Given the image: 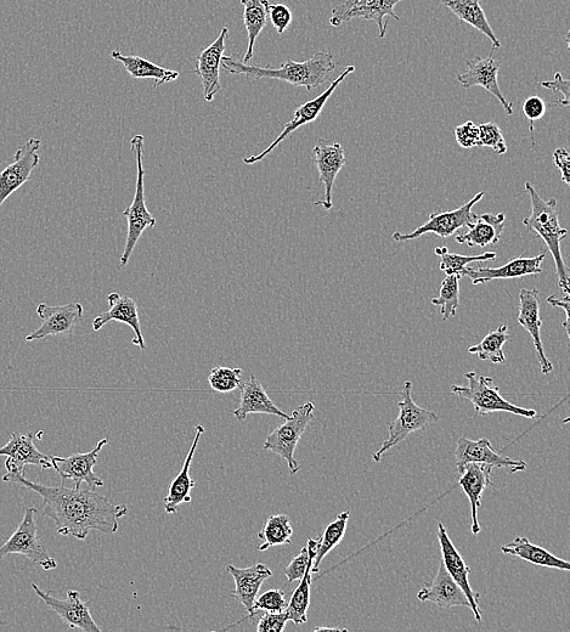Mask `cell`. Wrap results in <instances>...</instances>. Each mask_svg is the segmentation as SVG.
I'll return each instance as SVG.
<instances>
[{"mask_svg": "<svg viewBox=\"0 0 570 632\" xmlns=\"http://www.w3.org/2000/svg\"><path fill=\"white\" fill-rule=\"evenodd\" d=\"M7 483L19 484L41 496L45 516L52 518L56 532L86 540L90 530L114 534L120 528V519L127 515V505H115L94 490L81 488L47 487L28 481L26 474L10 473L3 476Z\"/></svg>", "mask_w": 570, "mask_h": 632, "instance_id": "obj_1", "label": "cell"}, {"mask_svg": "<svg viewBox=\"0 0 570 632\" xmlns=\"http://www.w3.org/2000/svg\"><path fill=\"white\" fill-rule=\"evenodd\" d=\"M222 67L231 75H245L251 79H278L295 87H303L312 90L323 86L330 73L335 70L334 55L331 52H318L313 58L304 62H295L291 59L282 64L279 69L273 67H261L244 64L239 60V55L223 56Z\"/></svg>", "mask_w": 570, "mask_h": 632, "instance_id": "obj_2", "label": "cell"}, {"mask_svg": "<svg viewBox=\"0 0 570 632\" xmlns=\"http://www.w3.org/2000/svg\"><path fill=\"white\" fill-rule=\"evenodd\" d=\"M526 190L532 201V213L523 219V225L530 234H535L543 239L547 250L551 252L553 262H555L558 286L564 295H569L570 279L569 269L564 263L561 252V242L568 236V231L560 224V211H558L557 200L545 201L538 194L534 186L526 183Z\"/></svg>", "mask_w": 570, "mask_h": 632, "instance_id": "obj_3", "label": "cell"}, {"mask_svg": "<svg viewBox=\"0 0 570 632\" xmlns=\"http://www.w3.org/2000/svg\"><path fill=\"white\" fill-rule=\"evenodd\" d=\"M467 386L453 385L451 393L461 399H466L473 405L476 415H488L493 413H510L526 419H535L538 416L535 410L521 408L512 404L500 394V388L494 385L492 377L479 376L477 372H466Z\"/></svg>", "mask_w": 570, "mask_h": 632, "instance_id": "obj_4", "label": "cell"}, {"mask_svg": "<svg viewBox=\"0 0 570 632\" xmlns=\"http://www.w3.org/2000/svg\"><path fill=\"white\" fill-rule=\"evenodd\" d=\"M132 152L137 160V184H135V194L131 206L122 213L127 218L128 231L126 246L120 258L121 268L126 267L131 259L135 246H137L141 235L149 228H154L157 220L146 208L144 177L145 171L143 166V135H135L131 140Z\"/></svg>", "mask_w": 570, "mask_h": 632, "instance_id": "obj_5", "label": "cell"}, {"mask_svg": "<svg viewBox=\"0 0 570 632\" xmlns=\"http://www.w3.org/2000/svg\"><path fill=\"white\" fill-rule=\"evenodd\" d=\"M413 383L406 381L402 392V400L398 403L399 415L392 423H387L388 438L381 448L372 454V460L380 462L383 455L398 444L404 442L411 433L425 430L428 425L439 421V416L433 411L423 409L414 402Z\"/></svg>", "mask_w": 570, "mask_h": 632, "instance_id": "obj_6", "label": "cell"}, {"mask_svg": "<svg viewBox=\"0 0 570 632\" xmlns=\"http://www.w3.org/2000/svg\"><path fill=\"white\" fill-rule=\"evenodd\" d=\"M314 410L315 406L313 403L299 406V408L293 410L289 419L285 420L284 425L275 428L265 439L264 449L272 451V453L284 459L289 465L292 476H295L301 470V465L295 459V451L310 421L314 419Z\"/></svg>", "mask_w": 570, "mask_h": 632, "instance_id": "obj_7", "label": "cell"}, {"mask_svg": "<svg viewBox=\"0 0 570 632\" xmlns=\"http://www.w3.org/2000/svg\"><path fill=\"white\" fill-rule=\"evenodd\" d=\"M36 515L35 506L26 509L18 529L10 536L7 543L0 546V560L10 555H22L33 564L42 567L44 571H53L58 567V563L49 555L41 538H39Z\"/></svg>", "mask_w": 570, "mask_h": 632, "instance_id": "obj_8", "label": "cell"}, {"mask_svg": "<svg viewBox=\"0 0 570 632\" xmlns=\"http://www.w3.org/2000/svg\"><path fill=\"white\" fill-rule=\"evenodd\" d=\"M484 195L485 191H481L472 200L454 211L432 213L427 223L421 225L413 233H394L392 239L397 242L413 241L426 234H434L442 237V239H448V237L454 236L462 228L470 227L474 219L477 218V214L472 212L473 206L477 205Z\"/></svg>", "mask_w": 570, "mask_h": 632, "instance_id": "obj_9", "label": "cell"}, {"mask_svg": "<svg viewBox=\"0 0 570 632\" xmlns=\"http://www.w3.org/2000/svg\"><path fill=\"white\" fill-rule=\"evenodd\" d=\"M400 2L402 0H346L332 9L330 25L341 27L355 19L372 20L376 22L380 37L383 38L388 25L387 16L400 21L394 11L395 5Z\"/></svg>", "mask_w": 570, "mask_h": 632, "instance_id": "obj_10", "label": "cell"}, {"mask_svg": "<svg viewBox=\"0 0 570 632\" xmlns=\"http://www.w3.org/2000/svg\"><path fill=\"white\" fill-rule=\"evenodd\" d=\"M109 444V439L99 440L95 448L89 453L73 454L69 457L50 456L53 468L60 474L62 483L66 481L75 482V488H81L82 483H87L90 490L104 487V481L94 472L98 457L105 445Z\"/></svg>", "mask_w": 570, "mask_h": 632, "instance_id": "obj_11", "label": "cell"}, {"mask_svg": "<svg viewBox=\"0 0 570 632\" xmlns=\"http://www.w3.org/2000/svg\"><path fill=\"white\" fill-rule=\"evenodd\" d=\"M355 71L354 66H348L346 70H344L340 76H338L334 82L331 83V86L325 90L323 94H320L318 98L307 101L306 104H303L298 107L295 111V115H293L292 120L289 123L285 124L284 131H282L278 138H276L272 144L268 146L261 154L257 156L246 157L244 162L248 166L256 165L257 162H261L267 157L270 152H272L275 148L284 141L290 134L297 131L298 128L306 126V124L313 123L318 120V117L321 114V111L324 110V107L327 103V100L331 98V95L334 94L335 90L338 86L346 79L351 73Z\"/></svg>", "mask_w": 570, "mask_h": 632, "instance_id": "obj_12", "label": "cell"}, {"mask_svg": "<svg viewBox=\"0 0 570 632\" xmlns=\"http://www.w3.org/2000/svg\"><path fill=\"white\" fill-rule=\"evenodd\" d=\"M37 596L52 611L59 615L66 625L71 629H77L84 632H101V629L95 623L90 613L89 601H83L81 594L75 590L67 591L65 600H60L52 595V592H44L39 589L36 584H32Z\"/></svg>", "mask_w": 570, "mask_h": 632, "instance_id": "obj_13", "label": "cell"}, {"mask_svg": "<svg viewBox=\"0 0 570 632\" xmlns=\"http://www.w3.org/2000/svg\"><path fill=\"white\" fill-rule=\"evenodd\" d=\"M313 158L316 169L319 172L320 182L323 183L325 193L323 199L316 201L315 206H321L326 211L332 210V190H334L335 180L346 166L347 158L344 155L343 146L340 143L318 138L313 149Z\"/></svg>", "mask_w": 570, "mask_h": 632, "instance_id": "obj_14", "label": "cell"}, {"mask_svg": "<svg viewBox=\"0 0 570 632\" xmlns=\"http://www.w3.org/2000/svg\"><path fill=\"white\" fill-rule=\"evenodd\" d=\"M455 460L457 471H461L467 464L477 462V464L489 465L496 468H509L512 473L527 470V464L521 460H512L511 457L502 456L500 451L493 448L488 439L482 438L471 440L460 438L457 440L455 449Z\"/></svg>", "mask_w": 570, "mask_h": 632, "instance_id": "obj_15", "label": "cell"}, {"mask_svg": "<svg viewBox=\"0 0 570 632\" xmlns=\"http://www.w3.org/2000/svg\"><path fill=\"white\" fill-rule=\"evenodd\" d=\"M438 540L440 550H442V562L445 568H447L450 577L453 578L456 584L465 592L477 623H482V611L481 607H479L481 595L472 589L470 583L471 569L467 566L461 553L457 551L453 541H451L447 528L440 522H438Z\"/></svg>", "mask_w": 570, "mask_h": 632, "instance_id": "obj_16", "label": "cell"}, {"mask_svg": "<svg viewBox=\"0 0 570 632\" xmlns=\"http://www.w3.org/2000/svg\"><path fill=\"white\" fill-rule=\"evenodd\" d=\"M41 145V140L36 138L27 140L16 151L14 162L0 172V207L31 178L32 172L39 163L38 151Z\"/></svg>", "mask_w": 570, "mask_h": 632, "instance_id": "obj_17", "label": "cell"}, {"mask_svg": "<svg viewBox=\"0 0 570 632\" xmlns=\"http://www.w3.org/2000/svg\"><path fill=\"white\" fill-rule=\"evenodd\" d=\"M83 313V306L78 302L58 307H50L45 303L38 304L37 314L42 319V325L28 335L26 341H39L48 336L71 335L79 321L83 320Z\"/></svg>", "mask_w": 570, "mask_h": 632, "instance_id": "obj_18", "label": "cell"}, {"mask_svg": "<svg viewBox=\"0 0 570 632\" xmlns=\"http://www.w3.org/2000/svg\"><path fill=\"white\" fill-rule=\"evenodd\" d=\"M467 65V71L462 75L457 76V82L461 84L462 88L470 89L472 87H482L488 90L493 97L500 101L502 107H504L507 115L513 114V109L510 101H507L504 94L501 92V88L498 82V75L501 66V62L495 60L493 56L488 58H479L473 60H465Z\"/></svg>", "mask_w": 570, "mask_h": 632, "instance_id": "obj_19", "label": "cell"}, {"mask_svg": "<svg viewBox=\"0 0 570 632\" xmlns=\"http://www.w3.org/2000/svg\"><path fill=\"white\" fill-rule=\"evenodd\" d=\"M0 456H7L5 468L10 473L26 474L27 466H38L42 470L53 468L50 456L39 451L33 442V434L13 433L9 442L0 448Z\"/></svg>", "mask_w": 570, "mask_h": 632, "instance_id": "obj_20", "label": "cell"}, {"mask_svg": "<svg viewBox=\"0 0 570 632\" xmlns=\"http://www.w3.org/2000/svg\"><path fill=\"white\" fill-rule=\"evenodd\" d=\"M546 258L545 251L534 258L517 257L500 268H487L478 263L477 269L466 268L462 276L470 278L473 285L487 284L493 280H509L524 278L529 275H539L544 272L543 265Z\"/></svg>", "mask_w": 570, "mask_h": 632, "instance_id": "obj_21", "label": "cell"}, {"mask_svg": "<svg viewBox=\"0 0 570 632\" xmlns=\"http://www.w3.org/2000/svg\"><path fill=\"white\" fill-rule=\"evenodd\" d=\"M518 324L528 332L534 343L536 357H538L541 372L544 375L551 374L553 365L549 359H547L544 349L543 341H541V326H543V320L540 316V299L539 291L523 289L519 293V314Z\"/></svg>", "mask_w": 570, "mask_h": 632, "instance_id": "obj_22", "label": "cell"}, {"mask_svg": "<svg viewBox=\"0 0 570 632\" xmlns=\"http://www.w3.org/2000/svg\"><path fill=\"white\" fill-rule=\"evenodd\" d=\"M228 35L229 28L223 27L216 41H214L210 47L202 50L196 58L195 72L201 79L203 97H205L208 103H211L220 92V89H222L219 76L225 52V42H227Z\"/></svg>", "mask_w": 570, "mask_h": 632, "instance_id": "obj_23", "label": "cell"}, {"mask_svg": "<svg viewBox=\"0 0 570 632\" xmlns=\"http://www.w3.org/2000/svg\"><path fill=\"white\" fill-rule=\"evenodd\" d=\"M110 309L107 312L100 314L93 320V330L100 331L106 324L111 321H117V323L126 324L134 332V338L132 343L137 346L141 351H145L146 344L141 332L139 309L137 302L133 298L128 296L118 295V293H111L107 297Z\"/></svg>", "mask_w": 570, "mask_h": 632, "instance_id": "obj_24", "label": "cell"}, {"mask_svg": "<svg viewBox=\"0 0 570 632\" xmlns=\"http://www.w3.org/2000/svg\"><path fill=\"white\" fill-rule=\"evenodd\" d=\"M227 571L235 581V590L231 591L229 595L236 598L248 612L246 617L237 623L240 624L252 612L253 603L261 591L264 581L272 577L273 572L267 564L263 563H257L250 568H236L229 564Z\"/></svg>", "mask_w": 570, "mask_h": 632, "instance_id": "obj_25", "label": "cell"}, {"mask_svg": "<svg viewBox=\"0 0 570 632\" xmlns=\"http://www.w3.org/2000/svg\"><path fill=\"white\" fill-rule=\"evenodd\" d=\"M492 471V466L477 464V462L467 464L460 471L461 477L459 479V485L461 489L464 490V493L467 495L471 504V532L473 535L481 533L478 511L479 507L482 506V495L485 492V489L492 487L493 485Z\"/></svg>", "mask_w": 570, "mask_h": 632, "instance_id": "obj_26", "label": "cell"}, {"mask_svg": "<svg viewBox=\"0 0 570 632\" xmlns=\"http://www.w3.org/2000/svg\"><path fill=\"white\" fill-rule=\"evenodd\" d=\"M417 598L421 602H433L440 608L468 607L470 602L456 581L450 577L444 563L440 562L436 577L430 586H425Z\"/></svg>", "mask_w": 570, "mask_h": 632, "instance_id": "obj_27", "label": "cell"}, {"mask_svg": "<svg viewBox=\"0 0 570 632\" xmlns=\"http://www.w3.org/2000/svg\"><path fill=\"white\" fill-rule=\"evenodd\" d=\"M240 388V404L233 413L240 422L245 421L250 414L274 415L281 419H289L290 415L275 405L255 375L252 374L246 382H242Z\"/></svg>", "mask_w": 570, "mask_h": 632, "instance_id": "obj_28", "label": "cell"}, {"mask_svg": "<svg viewBox=\"0 0 570 632\" xmlns=\"http://www.w3.org/2000/svg\"><path fill=\"white\" fill-rule=\"evenodd\" d=\"M203 434H205V427L202 425L196 426L193 444H191L189 453L185 457L182 470L177 473L176 478L173 479V482L168 488V493L165 498V512L167 515H174V513H177L180 505L189 504V502L193 500L191 499V490L195 488L196 483L194 479L190 477V468Z\"/></svg>", "mask_w": 570, "mask_h": 632, "instance_id": "obj_29", "label": "cell"}, {"mask_svg": "<svg viewBox=\"0 0 570 632\" xmlns=\"http://www.w3.org/2000/svg\"><path fill=\"white\" fill-rule=\"evenodd\" d=\"M505 219L504 213H484L483 216H477L466 233L457 231L456 241L468 247L496 245L504 234Z\"/></svg>", "mask_w": 570, "mask_h": 632, "instance_id": "obj_30", "label": "cell"}, {"mask_svg": "<svg viewBox=\"0 0 570 632\" xmlns=\"http://www.w3.org/2000/svg\"><path fill=\"white\" fill-rule=\"evenodd\" d=\"M501 551L505 555L521 558V560L535 564V566L560 569V571L564 572L570 571V563L568 561L552 555L544 547L530 543L529 539L524 538V536H516L511 543L502 546Z\"/></svg>", "mask_w": 570, "mask_h": 632, "instance_id": "obj_31", "label": "cell"}, {"mask_svg": "<svg viewBox=\"0 0 570 632\" xmlns=\"http://www.w3.org/2000/svg\"><path fill=\"white\" fill-rule=\"evenodd\" d=\"M445 8L457 16L462 22L471 25L492 42L493 49H500L501 43L495 36L492 26H490L481 7V0H440Z\"/></svg>", "mask_w": 570, "mask_h": 632, "instance_id": "obj_32", "label": "cell"}, {"mask_svg": "<svg viewBox=\"0 0 570 632\" xmlns=\"http://www.w3.org/2000/svg\"><path fill=\"white\" fill-rule=\"evenodd\" d=\"M111 56L112 59L121 62L124 69H126L133 78L154 79V88L161 87L162 84L177 81L180 76L179 72L152 64L151 61L141 58V56L124 55L118 48L111 53Z\"/></svg>", "mask_w": 570, "mask_h": 632, "instance_id": "obj_33", "label": "cell"}, {"mask_svg": "<svg viewBox=\"0 0 570 632\" xmlns=\"http://www.w3.org/2000/svg\"><path fill=\"white\" fill-rule=\"evenodd\" d=\"M268 0H241L244 7V22L247 31L248 44L244 58V64H250L253 58V48L259 35H261L264 27L267 26Z\"/></svg>", "mask_w": 570, "mask_h": 632, "instance_id": "obj_34", "label": "cell"}, {"mask_svg": "<svg viewBox=\"0 0 570 632\" xmlns=\"http://www.w3.org/2000/svg\"><path fill=\"white\" fill-rule=\"evenodd\" d=\"M349 517H351V513L344 511L324 529V533L318 539V551H316L312 567L313 574L320 572L321 562L343 540L344 535H346Z\"/></svg>", "mask_w": 570, "mask_h": 632, "instance_id": "obj_35", "label": "cell"}, {"mask_svg": "<svg viewBox=\"0 0 570 632\" xmlns=\"http://www.w3.org/2000/svg\"><path fill=\"white\" fill-rule=\"evenodd\" d=\"M293 528L291 519L287 515L270 516L264 522L263 529L258 534V538L263 540V544L259 545V551H267L270 547L291 545Z\"/></svg>", "mask_w": 570, "mask_h": 632, "instance_id": "obj_36", "label": "cell"}, {"mask_svg": "<svg viewBox=\"0 0 570 632\" xmlns=\"http://www.w3.org/2000/svg\"><path fill=\"white\" fill-rule=\"evenodd\" d=\"M509 341L511 336L507 332V326L502 325L498 330L490 331L477 346L468 348V353L476 354L479 359L492 361L494 364H504V346Z\"/></svg>", "mask_w": 570, "mask_h": 632, "instance_id": "obj_37", "label": "cell"}, {"mask_svg": "<svg viewBox=\"0 0 570 632\" xmlns=\"http://www.w3.org/2000/svg\"><path fill=\"white\" fill-rule=\"evenodd\" d=\"M312 567L309 566L307 572L304 573L301 583L296 590L292 592L289 605L285 609L289 622L296 625L306 624L308 622V609L310 606V588H312Z\"/></svg>", "mask_w": 570, "mask_h": 632, "instance_id": "obj_38", "label": "cell"}, {"mask_svg": "<svg viewBox=\"0 0 570 632\" xmlns=\"http://www.w3.org/2000/svg\"><path fill=\"white\" fill-rule=\"evenodd\" d=\"M434 253L440 259L439 268L447 275H457L460 278H464L465 269L471 263H483L488 261H495V252H485L479 256H461L457 253H450L447 247L434 248Z\"/></svg>", "mask_w": 570, "mask_h": 632, "instance_id": "obj_39", "label": "cell"}, {"mask_svg": "<svg viewBox=\"0 0 570 632\" xmlns=\"http://www.w3.org/2000/svg\"><path fill=\"white\" fill-rule=\"evenodd\" d=\"M460 280V276L448 275L442 282L439 297L432 299L433 306L440 308L443 321L453 318L460 307Z\"/></svg>", "mask_w": 570, "mask_h": 632, "instance_id": "obj_40", "label": "cell"}, {"mask_svg": "<svg viewBox=\"0 0 570 632\" xmlns=\"http://www.w3.org/2000/svg\"><path fill=\"white\" fill-rule=\"evenodd\" d=\"M316 551H318V540L309 538L307 546L303 547L298 556L293 558L289 566L285 568L284 573L289 583L303 578L308 567L313 566Z\"/></svg>", "mask_w": 570, "mask_h": 632, "instance_id": "obj_41", "label": "cell"}, {"mask_svg": "<svg viewBox=\"0 0 570 632\" xmlns=\"http://www.w3.org/2000/svg\"><path fill=\"white\" fill-rule=\"evenodd\" d=\"M241 374V369L218 366V368L212 369L207 380L214 392L231 393L242 386Z\"/></svg>", "mask_w": 570, "mask_h": 632, "instance_id": "obj_42", "label": "cell"}, {"mask_svg": "<svg viewBox=\"0 0 570 632\" xmlns=\"http://www.w3.org/2000/svg\"><path fill=\"white\" fill-rule=\"evenodd\" d=\"M289 605L286 600L285 592L279 589L265 591L264 594L256 598L253 603L252 612L248 618H255L258 611L265 612H284Z\"/></svg>", "mask_w": 570, "mask_h": 632, "instance_id": "obj_43", "label": "cell"}, {"mask_svg": "<svg viewBox=\"0 0 570 632\" xmlns=\"http://www.w3.org/2000/svg\"><path fill=\"white\" fill-rule=\"evenodd\" d=\"M479 128V144L493 149L498 155H505L507 144L498 124L493 122L481 124Z\"/></svg>", "mask_w": 570, "mask_h": 632, "instance_id": "obj_44", "label": "cell"}, {"mask_svg": "<svg viewBox=\"0 0 570 632\" xmlns=\"http://www.w3.org/2000/svg\"><path fill=\"white\" fill-rule=\"evenodd\" d=\"M268 19L272 22L276 32L282 35L292 22V13L284 4H267Z\"/></svg>", "mask_w": 570, "mask_h": 632, "instance_id": "obj_45", "label": "cell"}, {"mask_svg": "<svg viewBox=\"0 0 570 632\" xmlns=\"http://www.w3.org/2000/svg\"><path fill=\"white\" fill-rule=\"evenodd\" d=\"M455 138L462 149H472L481 146L479 144V128L471 121L455 128Z\"/></svg>", "mask_w": 570, "mask_h": 632, "instance_id": "obj_46", "label": "cell"}, {"mask_svg": "<svg viewBox=\"0 0 570 632\" xmlns=\"http://www.w3.org/2000/svg\"><path fill=\"white\" fill-rule=\"evenodd\" d=\"M522 110L529 122V132L533 134L534 123L545 116L547 105L538 95H534V97H529L524 101Z\"/></svg>", "mask_w": 570, "mask_h": 632, "instance_id": "obj_47", "label": "cell"}, {"mask_svg": "<svg viewBox=\"0 0 570 632\" xmlns=\"http://www.w3.org/2000/svg\"><path fill=\"white\" fill-rule=\"evenodd\" d=\"M289 622L286 612H267L259 619L257 624L258 632H281L284 631Z\"/></svg>", "mask_w": 570, "mask_h": 632, "instance_id": "obj_48", "label": "cell"}, {"mask_svg": "<svg viewBox=\"0 0 570 632\" xmlns=\"http://www.w3.org/2000/svg\"><path fill=\"white\" fill-rule=\"evenodd\" d=\"M541 86L545 87L546 89H551L552 92H555L558 97H560V99L556 101L555 105H570V82L568 81V79L563 78L562 73L557 72L555 78H553L552 81L541 82Z\"/></svg>", "mask_w": 570, "mask_h": 632, "instance_id": "obj_49", "label": "cell"}, {"mask_svg": "<svg viewBox=\"0 0 570 632\" xmlns=\"http://www.w3.org/2000/svg\"><path fill=\"white\" fill-rule=\"evenodd\" d=\"M553 162L561 173V178L566 185H570V156L566 149H557L553 152Z\"/></svg>", "mask_w": 570, "mask_h": 632, "instance_id": "obj_50", "label": "cell"}, {"mask_svg": "<svg viewBox=\"0 0 570 632\" xmlns=\"http://www.w3.org/2000/svg\"><path fill=\"white\" fill-rule=\"evenodd\" d=\"M546 301L552 307L562 308L563 309L564 314H566V321H564L562 326L564 327V330H566L567 337L570 338V329H569V323H570V321H569L570 298H569V295L564 296V298H562V299L557 298L556 296L547 297Z\"/></svg>", "mask_w": 570, "mask_h": 632, "instance_id": "obj_51", "label": "cell"}, {"mask_svg": "<svg viewBox=\"0 0 570 632\" xmlns=\"http://www.w3.org/2000/svg\"><path fill=\"white\" fill-rule=\"evenodd\" d=\"M346 631V629H338V628H316L314 631Z\"/></svg>", "mask_w": 570, "mask_h": 632, "instance_id": "obj_52", "label": "cell"}]
</instances>
